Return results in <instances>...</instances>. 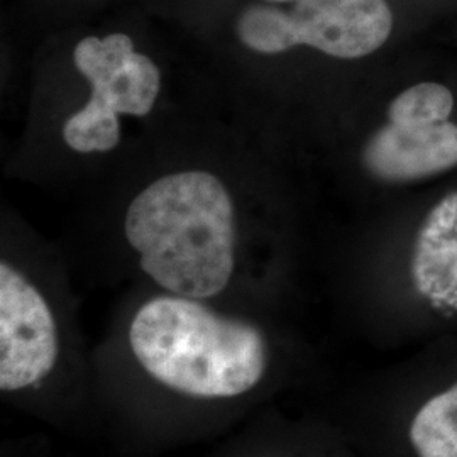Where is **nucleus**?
<instances>
[{"label": "nucleus", "mask_w": 457, "mask_h": 457, "mask_svg": "<svg viewBox=\"0 0 457 457\" xmlns=\"http://www.w3.org/2000/svg\"><path fill=\"white\" fill-rule=\"evenodd\" d=\"M126 239L141 270L170 295L207 300L236 270V207L228 187L204 170L175 171L134 196Z\"/></svg>", "instance_id": "1"}, {"label": "nucleus", "mask_w": 457, "mask_h": 457, "mask_svg": "<svg viewBox=\"0 0 457 457\" xmlns=\"http://www.w3.org/2000/svg\"><path fill=\"white\" fill-rule=\"evenodd\" d=\"M129 345L153 379L200 400L245 395L268 368V344L258 327L179 295L151 298L137 309Z\"/></svg>", "instance_id": "2"}, {"label": "nucleus", "mask_w": 457, "mask_h": 457, "mask_svg": "<svg viewBox=\"0 0 457 457\" xmlns=\"http://www.w3.org/2000/svg\"><path fill=\"white\" fill-rule=\"evenodd\" d=\"M283 9L251 4L236 17V36L260 54L311 46L341 60L364 58L381 48L393 29L386 0H290Z\"/></svg>", "instance_id": "3"}, {"label": "nucleus", "mask_w": 457, "mask_h": 457, "mask_svg": "<svg viewBox=\"0 0 457 457\" xmlns=\"http://www.w3.org/2000/svg\"><path fill=\"white\" fill-rule=\"evenodd\" d=\"M73 62L90 83V97L66 119L63 139L77 153H107L120 141L119 114L143 117L153 111L162 88L160 68L124 33L83 37Z\"/></svg>", "instance_id": "4"}, {"label": "nucleus", "mask_w": 457, "mask_h": 457, "mask_svg": "<svg viewBox=\"0 0 457 457\" xmlns=\"http://www.w3.org/2000/svg\"><path fill=\"white\" fill-rule=\"evenodd\" d=\"M60 336L46 298L11 262L0 264V390L21 392L51 373Z\"/></svg>", "instance_id": "5"}, {"label": "nucleus", "mask_w": 457, "mask_h": 457, "mask_svg": "<svg viewBox=\"0 0 457 457\" xmlns=\"http://www.w3.org/2000/svg\"><path fill=\"white\" fill-rule=\"evenodd\" d=\"M364 168L383 181L427 179L457 166V126L453 122L403 126L388 122L362 149Z\"/></svg>", "instance_id": "6"}, {"label": "nucleus", "mask_w": 457, "mask_h": 457, "mask_svg": "<svg viewBox=\"0 0 457 457\" xmlns=\"http://www.w3.org/2000/svg\"><path fill=\"white\" fill-rule=\"evenodd\" d=\"M410 275L432 307L457 312V192L427 215L413 245Z\"/></svg>", "instance_id": "7"}, {"label": "nucleus", "mask_w": 457, "mask_h": 457, "mask_svg": "<svg viewBox=\"0 0 457 457\" xmlns=\"http://www.w3.org/2000/svg\"><path fill=\"white\" fill-rule=\"evenodd\" d=\"M409 439L419 457H457V383L417 410Z\"/></svg>", "instance_id": "8"}, {"label": "nucleus", "mask_w": 457, "mask_h": 457, "mask_svg": "<svg viewBox=\"0 0 457 457\" xmlns=\"http://www.w3.org/2000/svg\"><path fill=\"white\" fill-rule=\"evenodd\" d=\"M454 109V97L441 83H419L402 92L388 107V122L403 126H427L447 122Z\"/></svg>", "instance_id": "9"}, {"label": "nucleus", "mask_w": 457, "mask_h": 457, "mask_svg": "<svg viewBox=\"0 0 457 457\" xmlns=\"http://www.w3.org/2000/svg\"><path fill=\"white\" fill-rule=\"evenodd\" d=\"M268 2H290V0H268Z\"/></svg>", "instance_id": "10"}]
</instances>
